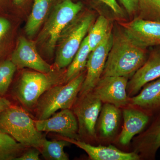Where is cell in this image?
<instances>
[{
  "label": "cell",
  "instance_id": "31",
  "mask_svg": "<svg viewBox=\"0 0 160 160\" xmlns=\"http://www.w3.org/2000/svg\"><path fill=\"white\" fill-rule=\"evenodd\" d=\"M27 1V0H13V3L17 6H22Z\"/></svg>",
  "mask_w": 160,
  "mask_h": 160
},
{
  "label": "cell",
  "instance_id": "24",
  "mask_svg": "<svg viewBox=\"0 0 160 160\" xmlns=\"http://www.w3.org/2000/svg\"><path fill=\"white\" fill-rule=\"evenodd\" d=\"M17 69L10 59L0 62V97L4 96L8 91Z\"/></svg>",
  "mask_w": 160,
  "mask_h": 160
},
{
  "label": "cell",
  "instance_id": "27",
  "mask_svg": "<svg viewBox=\"0 0 160 160\" xmlns=\"http://www.w3.org/2000/svg\"><path fill=\"white\" fill-rule=\"evenodd\" d=\"M98 2L102 4L111 9L117 16H123L124 12L122 7L119 5L117 0H96Z\"/></svg>",
  "mask_w": 160,
  "mask_h": 160
},
{
  "label": "cell",
  "instance_id": "22",
  "mask_svg": "<svg viewBox=\"0 0 160 160\" xmlns=\"http://www.w3.org/2000/svg\"><path fill=\"white\" fill-rule=\"evenodd\" d=\"M70 144L63 139L49 141L44 138L40 149L41 154L45 159L49 160H68V155L64 151V148Z\"/></svg>",
  "mask_w": 160,
  "mask_h": 160
},
{
  "label": "cell",
  "instance_id": "16",
  "mask_svg": "<svg viewBox=\"0 0 160 160\" xmlns=\"http://www.w3.org/2000/svg\"><path fill=\"white\" fill-rule=\"evenodd\" d=\"M56 3V0H34L25 26V32L29 37H33L38 32Z\"/></svg>",
  "mask_w": 160,
  "mask_h": 160
},
{
  "label": "cell",
  "instance_id": "8",
  "mask_svg": "<svg viewBox=\"0 0 160 160\" xmlns=\"http://www.w3.org/2000/svg\"><path fill=\"white\" fill-rule=\"evenodd\" d=\"M113 35L109 32L104 41L91 52L86 64L87 72L79 92L83 95L94 89L102 78L112 42Z\"/></svg>",
  "mask_w": 160,
  "mask_h": 160
},
{
  "label": "cell",
  "instance_id": "19",
  "mask_svg": "<svg viewBox=\"0 0 160 160\" xmlns=\"http://www.w3.org/2000/svg\"><path fill=\"white\" fill-rule=\"evenodd\" d=\"M91 52L86 36L71 62L65 71L64 83L68 82L83 72L86 68L88 58Z\"/></svg>",
  "mask_w": 160,
  "mask_h": 160
},
{
  "label": "cell",
  "instance_id": "13",
  "mask_svg": "<svg viewBox=\"0 0 160 160\" xmlns=\"http://www.w3.org/2000/svg\"><path fill=\"white\" fill-rule=\"evenodd\" d=\"M160 78V49L152 52L145 62L136 72L128 82V96L137 94L147 83Z\"/></svg>",
  "mask_w": 160,
  "mask_h": 160
},
{
  "label": "cell",
  "instance_id": "12",
  "mask_svg": "<svg viewBox=\"0 0 160 160\" xmlns=\"http://www.w3.org/2000/svg\"><path fill=\"white\" fill-rule=\"evenodd\" d=\"M34 121L41 132H56L63 137L79 139L77 119L70 109H62L48 118Z\"/></svg>",
  "mask_w": 160,
  "mask_h": 160
},
{
  "label": "cell",
  "instance_id": "29",
  "mask_svg": "<svg viewBox=\"0 0 160 160\" xmlns=\"http://www.w3.org/2000/svg\"><path fill=\"white\" fill-rule=\"evenodd\" d=\"M41 154L39 149L33 148L24 152L15 160H39V156Z\"/></svg>",
  "mask_w": 160,
  "mask_h": 160
},
{
  "label": "cell",
  "instance_id": "6",
  "mask_svg": "<svg viewBox=\"0 0 160 160\" xmlns=\"http://www.w3.org/2000/svg\"><path fill=\"white\" fill-rule=\"evenodd\" d=\"M94 20V16L92 12H80L67 25L58 41L55 67L62 69L69 66Z\"/></svg>",
  "mask_w": 160,
  "mask_h": 160
},
{
  "label": "cell",
  "instance_id": "14",
  "mask_svg": "<svg viewBox=\"0 0 160 160\" xmlns=\"http://www.w3.org/2000/svg\"><path fill=\"white\" fill-rule=\"evenodd\" d=\"M62 139L67 141L70 144H74L86 152L89 158L92 160H138L140 157L135 152H124L118 149L115 146H94L79 139L69 138L66 137Z\"/></svg>",
  "mask_w": 160,
  "mask_h": 160
},
{
  "label": "cell",
  "instance_id": "11",
  "mask_svg": "<svg viewBox=\"0 0 160 160\" xmlns=\"http://www.w3.org/2000/svg\"><path fill=\"white\" fill-rule=\"evenodd\" d=\"M128 78L118 76L102 77L93 89L102 102L120 108L129 103L127 87Z\"/></svg>",
  "mask_w": 160,
  "mask_h": 160
},
{
  "label": "cell",
  "instance_id": "18",
  "mask_svg": "<svg viewBox=\"0 0 160 160\" xmlns=\"http://www.w3.org/2000/svg\"><path fill=\"white\" fill-rule=\"evenodd\" d=\"M99 116L98 128L101 135L106 138L113 136L120 124L121 115L119 108L105 103L102 106Z\"/></svg>",
  "mask_w": 160,
  "mask_h": 160
},
{
  "label": "cell",
  "instance_id": "10",
  "mask_svg": "<svg viewBox=\"0 0 160 160\" xmlns=\"http://www.w3.org/2000/svg\"><path fill=\"white\" fill-rule=\"evenodd\" d=\"M124 31L138 46L145 48L160 46V21L137 18L120 23Z\"/></svg>",
  "mask_w": 160,
  "mask_h": 160
},
{
  "label": "cell",
  "instance_id": "2",
  "mask_svg": "<svg viewBox=\"0 0 160 160\" xmlns=\"http://www.w3.org/2000/svg\"><path fill=\"white\" fill-rule=\"evenodd\" d=\"M81 2L60 0L53 6L44 23L37 39L38 44L48 56L54 53L61 33L71 21L81 12Z\"/></svg>",
  "mask_w": 160,
  "mask_h": 160
},
{
  "label": "cell",
  "instance_id": "26",
  "mask_svg": "<svg viewBox=\"0 0 160 160\" xmlns=\"http://www.w3.org/2000/svg\"><path fill=\"white\" fill-rule=\"evenodd\" d=\"M11 23L6 18L0 17V57L6 39L11 29Z\"/></svg>",
  "mask_w": 160,
  "mask_h": 160
},
{
  "label": "cell",
  "instance_id": "21",
  "mask_svg": "<svg viewBox=\"0 0 160 160\" xmlns=\"http://www.w3.org/2000/svg\"><path fill=\"white\" fill-rule=\"evenodd\" d=\"M26 146L9 135L0 132V160H15L25 151Z\"/></svg>",
  "mask_w": 160,
  "mask_h": 160
},
{
  "label": "cell",
  "instance_id": "20",
  "mask_svg": "<svg viewBox=\"0 0 160 160\" xmlns=\"http://www.w3.org/2000/svg\"><path fill=\"white\" fill-rule=\"evenodd\" d=\"M111 31L109 20L104 16H99L92 24L86 35L91 51L98 46Z\"/></svg>",
  "mask_w": 160,
  "mask_h": 160
},
{
  "label": "cell",
  "instance_id": "4",
  "mask_svg": "<svg viewBox=\"0 0 160 160\" xmlns=\"http://www.w3.org/2000/svg\"><path fill=\"white\" fill-rule=\"evenodd\" d=\"M62 69L54 67L46 73L36 71L23 72L14 89L17 99L25 109H34L45 92L52 86L64 84L65 72L62 73Z\"/></svg>",
  "mask_w": 160,
  "mask_h": 160
},
{
  "label": "cell",
  "instance_id": "17",
  "mask_svg": "<svg viewBox=\"0 0 160 160\" xmlns=\"http://www.w3.org/2000/svg\"><path fill=\"white\" fill-rule=\"evenodd\" d=\"M138 94L129 99V102L147 111L160 108V78L147 83Z\"/></svg>",
  "mask_w": 160,
  "mask_h": 160
},
{
  "label": "cell",
  "instance_id": "7",
  "mask_svg": "<svg viewBox=\"0 0 160 160\" xmlns=\"http://www.w3.org/2000/svg\"><path fill=\"white\" fill-rule=\"evenodd\" d=\"M79 96L72 107L77 119L79 135L96 138V126L102 109V101L93 89Z\"/></svg>",
  "mask_w": 160,
  "mask_h": 160
},
{
  "label": "cell",
  "instance_id": "5",
  "mask_svg": "<svg viewBox=\"0 0 160 160\" xmlns=\"http://www.w3.org/2000/svg\"><path fill=\"white\" fill-rule=\"evenodd\" d=\"M86 74L82 72L68 82L56 85L45 92L33 109L37 119H46L60 109L72 108L77 100Z\"/></svg>",
  "mask_w": 160,
  "mask_h": 160
},
{
  "label": "cell",
  "instance_id": "3",
  "mask_svg": "<svg viewBox=\"0 0 160 160\" xmlns=\"http://www.w3.org/2000/svg\"><path fill=\"white\" fill-rule=\"evenodd\" d=\"M0 132L27 147L40 149L45 138L24 109L11 105L0 114Z\"/></svg>",
  "mask_w": 160,
  "mask_h": 160
},
{
  "label": "cell",
  "instance_id": "9",
  "mask_svg": "<svg viewBox=\"0 0 160 160\" xmlns=\"http://www.w3.org/2000/svg\"><path fill=\"white\" fill-rule=\"evenodd\" d=\"M10 60L17 69L28 68L45 73H49L53 69L40 55L36 43L23 36L19 38Z\"/></svg>",
  "mask_w": 160,
  "mask_h": 160
},
{
  "label": "cell",
  "instance_id": "30",
  "mask_svg": "<svg viewBox=\"0 0 160 160\" xmlns=\"http://www.w3.org/2000/svg\"><path fill=\"white\" fill-rule=\"evenodd\" d=\"M12 105L11 102L6 98L0 97V114Z\"/></svg>",
  "mask_w": 160,
  "mask_h": 160
},
{
  "label": "cell",
  "instance_id": "15",
  "mask_svg": "<svg viewBox=\"0 0 160 160\" xmlns=\"http://www.w3.org/2000/svg\"><path fill=\"white\" fill-rule=\"evenodd\" d=\"M124 124L119 136L122 145H128L136 135L141 132L147 126L149 120L147 112L133 109H124L123 112Z\"/></svg>",
  "mask_w": 160,
  "mask_h": 160
},
{
  "label": "cell",
  "instance_id": "25",
  "mask_svg": "<svg viewBox=\"0 0 160 160\" xmlns=\"http://www.w3.org/2000/svg\"><path fill=\"white\" fill-rule=\"evenodd\" d=\"M138 18L160 21V0H138Z\"/></svg>",
  "mask_w": 160,
  "mask_h": 160
},
{
  "label": "cell",
  "instance_id": "23",
  "mask_svg": "<svg viewBox=\"0 0 160 160\" xmlns=\"http://www.w3.org/2000/svg\"><path fill=\"white\" fill-rule=\"evenodd\" d=\"M141 145L147 155L154 156L160 148V120L145 134Z\"/></svg>",
  "mask_w": 160,
  "mask_h": 160
},
{
  "label": "cell",
  "instance_id": "1",
  "mask_svg": "<svg viewBox=\"0 0 160 160\" xmlns=\"http://www.w3.org/2000/svg\"><path fill=\"white\" fill-rule=\"evenodd\" d=\"M113 35L102 77H132L147 59L146 49L138 46L124 30Z\"/></svg>",
  "mask_w": 160,
  "mask_h": 160
},
{
  "label": "cell",
  "instance_id": "28",
  "mask_svg": "<svg viewBox=\"0 0 160 160\" xmlns=\"http://www.w3.org/2000/svg\"><path fill=\"white\" fill-rule=\"evenodd\" d=\"M129 15L135 14L138 12V0H119Z\"/></svg>",
  "mask_w": 160,
  "mask_h": 160
}]
</instances>
